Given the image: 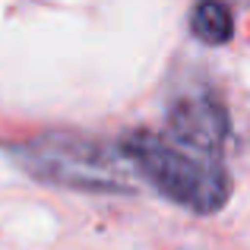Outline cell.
<instances>
[{"label":"cell","mask_w":250,"mask_h":250,"mask_svg":"<svg viewBox=\"0 0 250 250\" xmlns=\"http://www.w3.org/2000/svg\"><path fill=\"white\" fill-rule=\"evenodd\" d=\"M19 168L42 184L89 193H136V171L121 149L76 133H42L6 146Z\"/></svg>","instance_id":"1"},{"label":"cell","mask_w":250,"mask_h":250,"mask_svg":"<svg viewBox=\"0 0 250 250\" xmlns=\"http://www.w3.org/2000/svg\"><path fill=\"white\" fill-rule=\"evenodd\" d=\"M168 127L174 136V146H187L196 155H219L231 133V121L222 102L209 95H187L171 104Z\"/></svg>","instance_id":"3"},{"label":"cell","mask_w":250,"mask_h":250,"mask_svg":"<svg viewBox=\"0 0 250 250\" xmlns=\"http://www.w3.org/2000/svg\"><path fill=\"white\" fill-rule=\"evenodd\" d=\"M190 29L200 42L222 44L234 32V16L228 10V3H222V0H200L190 13Z\"/></svg>","instance_id":"4"},{"label":"cell","mask_w":250,"mask_h":250,"mask_svg":"<svg viewBox=\"0 0 250 250\" xmlns=\"http://www.w3.org/2000/svg\"><path fill=\"white\" fill-rule=\"evenodd\" d=\"M121 152L133 171L146 177L159 193L200 215H212L231 200V174L209 155H196L168 143L165 136L140 130L124 140Z\"/></svg>","instance_id":"2"}]
</instances>
